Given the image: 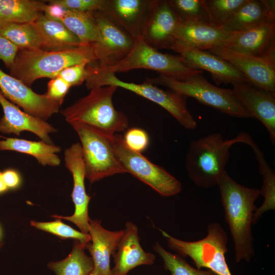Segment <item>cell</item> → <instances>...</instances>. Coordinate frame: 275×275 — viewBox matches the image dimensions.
<instances>
[{
	"label": "cell",
	"instance_id": "obj_25",
	"mask_svg": "<svg viewBox=\"0 0 275 275\" xmlns=\"http://www.w3.org/2000/svg\"><path fill=\"white\" fill-rule=\"evenodd\" d=\"M31 23L41 38L42 49L60 50L81 45L77 37L61 21L50 19L43 13Z\"/></svg>",
	"mask_w": 275,
	"mask_h": 275
},
{
	"label": "cell",
	"instance_id": "obj_33",
	"mask_svg": "<svg viewBox=\"0 0 275 275\" xmlns=\"http://www.w3.org/2000/svg\"><path fill=\"white\" fill-rule=\"evenodd\" d=\"M153 250L162 258L164 269L171 275H218L210 269L202 270L193 267L182 257L168 252L158 242L155 243Z\"/></svg>",
	"mask_w": 275,
	"mask_h": 275
},
{
	"label": "cell",
	"instance_id": "obj_22",
	"mask_svg": "<svg viewBox=\"0 0 275 275\" xmlns=\"http://www.w3.org/2000/svg\"><path fill=\"white\" fill-rule=\"evenodd\" d=\"M149 0H105L101 11L134 38L140 36Z\"/></svg>",
	"mask_w": 275,
	"mask_h": 275
},
{
	"label": "cell",
	"instance_id": "obj_35",
	"mask_svg": "<svg viewBox=\"0 0 275 275\" xmlns=\"http://www.w3.org/2000/svg\"><path fill=\"white\" fill-rule=\"evenodd\" d=\"M30 224L37 229L54 234L62 239L73 238L84 244H87L91 240L89 234L75 230L63 223L59 218L49 222L32 221Z\"/></svg>",
	"mask_w": 275,
	"mask_h": 275
},
{
	"label": "cell",
	"instance_id": "obj_42",
	"mask_svg": "<svg viewBox=\"0 0 275 275\" xmlns=\"http://www.w3.org/2000/svg\"><path fill=\"white\" fill-rule=\"evenodd\" d=\"M2 177L8 189L18 187L21 182L19 174L14 169H9L5 170L2 172Z\"/></svg>",
	"mask_w": 275,
	"mask_h": 275
},
{
	"label": "cell",
	"instance_id": "obj_19",
	"mask_svg": "<svg viewBox=\"0 0 275 275\" xmlns=\"http://www.w3.org/2000/svg\"><path fill=\"white\" fill-rule=\"evenodd\" d=\"M138 228L130 221L125 223L124 233L113 255L115 266L112 275H127L134 268L143 265H152L156 256L145 252L140 243Z\"/></svg>",
	"mask_w": 275,
	"mask_h": 275
},
{
	"label": "cell",
	"instance_id": "obj_3",
	"mask_svg": "<svg viewBox=\"0 0 275 275\" xmlns=\"http://www.w3.org/2000/svg\"><path fill=\"white\" fill-rule=\"evenodd\" d=\"M97 61L91 45L60 50L42 49H18L10 74L31 86L36 80L44 77L53 78L69 66Z\"/></svg>",
	"mask_w": 275,
	"mask_h": 275
},
{
	"label": "cell",
	"instance_id": "obj_28",
	"mask_svg": "<svg viewBox=\"0 0 275 275\" xmlns=\"http://www.w3.org/2000/svg\"><path fill=\"white\" fill-rule=\"evenodd\" d=\"M93 12L66 9L61 19V22L77 37L81 44L92 45L100 40Z\"/></svg>",
	"mask_w": 275,
	"mask_h": 275
},
{
	"label": "cell",
	"instance_id": "obj_31",
	"mask_svg": "<svg viewBox=\"0 0 275 275\" xmlns=\"http://www.w3.org/2000/svg\"><path fill=\"white\" fill-rule=\"evenodd\" d=\"M0 35L19 49H42L41 38L32 24L0 20Z\"/></svg>",
	"mask_w": 275,
	"mask_h": 275
},
{
	"label": "cell",
	"instance_id": "obj_16",
	"mask_svg": "<svg viewBox=\"0 0 275 275\" xmlns=\"http://www.w3.org/2000/svg\"><path fill=\"white\" fill-rule=\"evenodd\" d=\"M171 49L182 57L189 67L210 72L216 83L224 82L233 85L249 80L230 63L207 50L198 49L177 40Z\"/></svg>",
	"mask_w": 275,
	"mask_h": 275
},
{
	"label": "cell",
	"instance_id": "obj_36",
	"mask_svg": "<svg viewBox=\"0 0 275 275\" xmlns=\"http://www.w3.org/2000/svg\"><path fill=\"white\" fill-rule=\"evenodd\" d=\"M123 139L129 149L140 153L145 151L149 144L148 134L145 130L140 128L128 129L126 131Z\"/></svg>",
	"mask_w": 275,
	"mask_h": 275
},
{
	"label": "cell",
	"instance_id": "obj_18",
	"mask_svg": "<svg viewBox=\"0 0 275 275\" xmlns=\"http://www.w3.org/2000/svg\"><path fill=\"white\" fill-rule=\"evenodd\" d=\"M207 51L230 63L256 86L275 94L274 63L223 47Z\"/></svg>",
	"mask_w": 275,
	"mask_h": 275
},
{
	"label": "cell",
	"instance_id": "obj_11",
	"mask_svg": "<svg viewBox=\"0 0 275 275\" xmlns=\"http://www.w3.org/2000/svg\"><path fill=\"white\" fill-rule=\"evenodd\" d=\"M100 40L91 46L100 67L114 65L123 59L132 49L134 38L100 11L94 12Z\"/></svg>",
	"mask_w": 275,
	"mask_h": 275
},
{
	"label": "cell",
	"instance_id": "obj_23",
	"mask_svg": "<svg viewBox=\"0 0 275 275\" xmlns=\"http://www.w3.org/2000/svg\"><path fill=\"white\" fill-rule=\"evenodd\" d=\"M233 34L205 23H179L174 34L176 40L202 50L223 47Z\"/></svg>",
	"mask_w": 275,
	"mask_h": 275
},
{
	"label": "cell",
	"instance_id": "obj_6",
	"mask_svg": "<svg viewBox=\"0 0 275 275\" xmlns=\"http://www.w3.org/2000/svg\"><path fill=\"white\" fill-rule=\"evenodd\" d=\"M202 74L193 75L182 81L159 75L154 78H148L145 81L154 86L166 87L170 91L186 97H193L199 102L232 117L253 118L239 102L232 89L215 86Z\"/></svg>",
	"mask_w": 275,
	"mask_h": 275
},
{
	"label": "cell",
	"instance_id": "obj_29",
	"mask_svg": "<svg viewBox=\"0 0 275 275\" xmlns=\"http://www.w3.org/2000/svg\"><path fill=\"white\" fill-rule=\"evenodd\" d=\"M86 244L75 240L68 256L60 261L49 262L48 267L57 275H89L94 265L92 257L85 252Z\"/></svg>",
	"mask_w": 275,
	"mask_h": 275
},
{
	"label": "cell",
	"instance_id": "obj_46",
	"mask_svg": "<svg viewBox=\"0 0 275 275\" xmlns=\"http://www.w3.org/2000/svg\"><path fill=\"white\" fill-rule=\"evenodd\" d=\"M1 228H0V238H1Z\"/></svg>",
	"mask_w": 275,
	"mask_h": 275
},
{
	"label": "cell",
	"instance_id": "obj_4",
	"mask_svg": "<svg viewBox=\"0 0 275 275\" xmlns=\"http://www.w3.org/2000/svg\"><path fill=\"white\" fill-rule=\"evenodd\" d=\"M117 88L103 86L90 90L86 96L61 111L70 124L79 123L93 127L108 135L124 131L128 120L122 112L116 110L113 102Z\"/></svg>",
	"mask_w": 275,
	"mask_h": 275
},
{
	"label": "cell",
	"instance_id": "obj_2",
	"mask_svg": "<svg viewBox=\"0 0 275 275\" xmlns=\"http://www.w3.org/2000/svg\"><path fill=\"white\" fill-rule=\"evenodd\" d=\"M248 133L240 132L235 138L225 140L220 133H213L192 140L185 159L189 179L198 187L209 189L217 186L219 177L225 170L230 148L244 143Z\"/></svg>",
	"mask_w": 275,
	"mask_h": 275
},
{
	"label": "cell",
	"instance_id": "obj_27",
	"mask_svg": "<svg viewBox=\"0 0 275 275\" xmlns=\"http://www.w3.org/2000/svg\"><path fill=\"white\" fill-rule=\"evenodd\" d=\"M244 144L252 148L258 162L259 172L263 176V185L260 191L264 201L255 211L253 224H255L264 213L275 209V173L266 161L264 153L249 134L246 136Z\"/></svg>",
	"mask_w": 275,
	"mask_h": 275
},
{
	"label": "cell",
	"instance_id": "obj_37",
	"mask_svg": "<svg viewBox=\"0 0 275 275\" xmlns=\"http://www.w3.org/2000/svg\"><path fill=\"white\" fill-rule=\"evenodd\" d=\"M46 2L58 4L66 9L92 12H101L105 0H51Z\"/></svg>",
	"mask_w": 275,
	"mask_h": 275
},
{
	"label": "cell",
	"instance_id": "obj_43",
	"mask_svg": "<svg viewBox=\"0 0 275 275\" xmlns=\"http://www.w3.org/2000/svg\"><path fill=\"white\" fill-rule=\"evenodd\" d=\"M8 188L5 185L2 177V172H0V194L7 191Z\"/></svg>",
	"mask_w": 275,
	"mask_h": 275
},
{
	"label": "cell",
	"instance_id": "obj_14",
	"mask_svg": "<svg viewBox=\"0 0 275 275\" xmlns=\"http://www.w3.org/2000/svg\"><path fill=\"white\" fill-rule=\"evenodd\" d=\"M65 166L72 175L73 187L71 198L75 210L71 216L53 215L51 217L65 219L75 224L80 232L89 234L88 206L91 197L86 193L85 179L86 170L80 144L76 143L66 149L64 152Z\"/></svg>",
	"mask_w": 275,
	"mask_h": 275
},
{
	"label": "cell",
	"instance_id": "obj_5",
	"mask_svg": "<svg viewBox=\"0 0 275 275\" xmlns=\"http://www.w3.org/2000/svg\"><path fill=\"white\" fill-rule=\"evenodd\" d=\"M86 68L85 82L88 89L107 86L123 88L158 104L185 128L194 129L197 127V122L186 106V97L172 91L163 90L145 81L140 84L124 81L95 62L88 64Z\"/></svg>",
	"mask_w": 275,
	"mask_h": 275
},
{
	"label": "cell",
	"instance_id": "obj_40",
	"mask_svg": "<svg viewBox=\"0 0 275 275\" xmlns=\"http://www.w3.org/2000/svg\"><path fill=\"white\" fill-rule=\"evenodd\" d=\"M18 48L8 39L0 35V60L8 69L13 65Z\"/></svg>",
	"mask_w": 275,
	"mask_h": 275
},
{
	"label": "cell",
	"instance_id": "obj_21",
	"mask_svg": "<svg viewBox=\"0 0 275 275\" xmlns=\"http://www.w3.org/2000/svg\"><path fill=\"white\" fill-rule=\"evenodd\" d=\"M101 221L90 218L89 234L91 240L86 244L94 262L92 272L97 275H112L110 258L115 252L124 230L112 231L104 228Z\"/></svg>",
	"mask_w": 275,
	"mask_h": 275
},
{
	"label": "cell",
	"instance_id": "obj_39",
	"mask_svg": "<svg viewBox=\"0 0 275 275\" xmlns=\"http://www.w3.org/2000/svg\"><path fill=\"white\" fill-rule=\"evenodd\" d=\"M71 86L59 76L51 78L48 82L45 94L46 97L54 100H63Z\"/></svg>",
	"mask_w": 275,
	"mask_h": 275
},
{
	"label": "cell",
	"instance_id": "obj_17",
	"mask_svg": "<svg viewBox=\"0 0 275 275\" xmlns=\"http://www.w3.org/2000/svg\"><path fill=\"white\" fill-rule=\"evenodd\" d=\"M234 94L242 106L267 129L275 144V94L258 87L249 80L233 85Z\"/></svg>",
	"mask_w": 275,
	"mask_h": 275
},
{
	"label": "cell",
	"instance_id": "obj_41",
	"mask_svg": "<svg viewBox=\"0 0 275 275\" xmlns=\"http://www.w3.org/2000/svg\"><path fill=\"white\" fill-rule=\"evenodd\" d=\"M48 3L45 5L43 13L50 19L61 21L66 9L58 4Z\"/></svg>",
	"mask_w": 275,
	"mask_h": 275
},
{
	"label": "cell",
	"instance_id": "obj_34",
	"mask_svg": "<svg viewBox=\"0 0 275 275\" xmlns=\"http://www.w3.org/2000/svg\"><path fill=\"white\" fill-rule=\"evenodd\" d=\"M247 0H205L212 24L221 27Z\"/></svg>",
	"mask_w": 275,
	"mask_h": 275
},
{
	"label": "cell",
	"instance_id": "obj_10",
	"mask_svg": "<svg viewBox=\"0 0 275 275\" xmlns=\"http://www.w3.org/2000/svg\"><path fill=\"white\" fill-rule=\"evenodd\" d=\"M112 142L116 156L126 173L131 174L161 196L171 197L181 191L182 185L179 181L142 153L129 149L123 136L115 134Z\"/></svg>",
	"mask_w": 275,
	"mask_h": 275
},
{
	"label": "cell",
	"instance_id": "obj_1",
	"mask_svg": "<svg viewBox=\"0 0 275 275\" xmlns=\"http://www.w3.org/2000/svg\"><path fill=\"white\" fill-rule=\"evenodd\" d=\"M218 186L226 221L234 243L237 262L249 261L254 256L252 225L259 189L243 186L234 181L226 170L218 178Z\"/></svg>",
	"mask_w": 275,
	"mask_h": 275
},
{
	"label": "cell",
	"instance_id": "obj_24",
	"mask_svg": "<svg viewBox=\"0 0 275 275\" xmlns=\"http://www.w3.org/2000/svg\"><path fill=\"white\" fill-rule=\"evenodd\" d=\"M275 14L274 0H247L221 27L230 34L242 32Z\"/></svg>",
	"mask_w": 275,
	"mask_h": 275
},
{
	"label": "cell",
	"instance_id": "obj_32",
	"mask_svg": "<svg viewBox=\"0 0 275 275\" xmlns=\"http://www.w3.org/2000/svg\"><path fill=\"white\" fill-rule=\"evenodd\" d=\"M169 1L180 23H205L212 24L205 0Z\"/></svg>",
	"mask_w": 275,
	"mask_h": 275
},
{
	"label": "cell",
	"instance_id": "obj_45",
	"mask_svg": "<svg viewBox=\"0 0 275 275\" xmlns=\"http://www.w3.org/2000/svg\"><path fill=\"white\" fill-rule=\"evenodd\" d=\"M89 275H97V274H95V273H93V272H92L90 273Z\"/></svg>",
	"mask_w": 275,
	"mask_h": 275
},
{
	"label": "cell",
	"instance_id": "obj_38",
	"mask_svg": "<svg viewBox=\"0 0 275 275\" xmlns=\"http://www.w3.org/2000/svg\"><path fill=\"white\" fill-rule=\"evenodd\" d=\"M88 64L82 63L69 66L62 70L57 76L62 78L71 87L80 85L85 81Z\"/></svg>",
	"mask_w": 275,
	"mask_h": 275
},
{
	"label": "cell",
	"instance_id": "obj_13",
	"mask_svg": "<svg viewBox=\"0 0 275 275\" xmlns=\"http://www.w3.org/2000/svg\"><path fill=\"white\" fill-rule=\"evenodd\" d=\"M0 91L10 101L24 112L43 120L59 112L63 100H54L33 91L21 80L0 69Z\"/></svg>",
	"mask_w": 275,
	"mask_h": 275
},
{
	"label": "cell",
	"instance_id": "obj_9",
	"mask_svg": "<svg viewBox=\"0 0 275 275\" xmlns=\"http://www.w3.org/2000/svg\"><path fill=\"white\" fill-rule=\"evenodd\" d=\"M80 141L86 178L91 183L118 174L126 173L114 150L112 138L85 124H70Z\"/></svg>",
	"mask_w": 275,
	"mask_h": 275
},
{
	"label": "cell",
	"instance_id": "obj_30",
	"mask_svg": "<svg viewBox=\"0 0 275 275\" xmlns=\"http://www.w3.org/2000/svg\"><path fill=\"white\" fill-rule=\"evenodd\" d=\"M46 3L34 0H0V20L30 23L43 13Z\"/></svg>",
	"mask_w": 275,
	"mask_h": 275
},
{
	"label": "cell",
	"instance_id": "obj_44",
	"mask_svg": "<svg viewBox=\"0 0 275 275\" xmlns=\"http://www.w3.org/2000/svg\"><path fill=\"white\" fill-rule=\"evenodd\" d=\"M3 244H4V243H0V250H1V249H2V248L3 247Z\"/></svg>",
	"mask_w": 275,
	"mask_h": 275
},
{
	"label": "cell",
	"instance_id": "obj_15",
	"mask_svg": "<svg viewBox=\"0 0 275 275\" xmlns=\"http://www.w3.org/2000/svg\"><path fill=\"white\" fill-rule=\"evenodd\" d=\"M223 47L275 63V14L249 30L233 34Z\"/></svg>",
	"mask_w": 275,
	"mask_h": 275
},
{
	"label": "cell",
	"instance_id": "obj_7",
	"mask_svg": "<svg viewBox=\"0 0 275 275\" xmlns=\"http://www.w3.org/2000/svg\"><path fill=\"white\" fill-rule=\"evenodd\" d=\"M165 237L169 247L181 257H190L198 269L204 267L218 275H232L226 261L228 237L217 223L210 224L207 235L195 241H183L159 229Z\"/></svg>",
	"mask_w": 275,
	"mask_h": 275
},
{
	"label": "cell",
	"instance_id": "obj_20",
	"mask_svg": "<svg viewBox=\"0 0 275 275\" xmlns=\"http://www.w3.org/2000/svg\"><path fill=\"white\" fill-rule=\"evenodd\" d=\"M0 104L4 115L0 119V132L19 135L23 131H30L42 141L52 144L49 134L57 129L46 121L21 111L16 105L8 100L0 91Z\"/></svg>",
	"mask_w": 275,
	"mask_h": 275
},
{
	"label": "cell",
	"instance_id": "obj_26",
	"mask_svg": "<svg viewBox=\"0 0 275 275\" xmlns=\"http://www.w3.org/2000/svg\"><path fill=\"white\" fill-rule=\"evenodd\" d=\"M0 150L14 151L34 156L43 166H58L61 159L57 154L60 147L43 141H32L18 138H5L0 140Z\"/></svg>",
	"mask_w": 275,
	"mask_h": 275
},
{
	"label": "cell",
	"instance_id": "obj_12",
	"mask_svg": "<svg viewBox=\"0 0 275 275\" xmlns=\"http://www.w3.org/2000/svg\"><path fill=\"white\" fill-rule=\"evenodd\" d=\"M179 23L169 0H150L140 36L157 50L171 49L176 41L174 34Z\"/></svg>",
	"mask_w": 275,
	"mask_h": 275
},
{
	"label": "cell",
	"instance_id": "obj_8",
	"mask_svg": "<svg viewBox=\"0 0 275 275\" xmlns=\"http://www.w3.org/2000/svg\"><path fill=\"white\" fill-rule=\"evenodd\" d=\"M100 67L115 74L136 69H149L182 81L203 73L188 66L181 56L163 53L150 46L141 36L134 38L132 49L123 59L113 65Z\"/></svg>",
	"mask_w": 275,
	"mask_h": 275
}]
</instances>
